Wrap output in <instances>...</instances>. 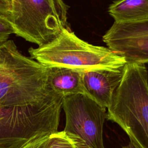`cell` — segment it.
<instances>
[{"label": "cell", "instance_id": "cell-12", "mask_svg": "<svg viewBox=\"0 0 148 148\" xmlns=\"http://www.w3.org/2000/svg\"><path fill=\"white\" fill-rule=\"evenodd\" d=\"M12 6L11 0H0V17L9 21L12 17Z\"/></svg>", "mask_w": 148, "mask_h": 148}, {"label": "cell", "instance_id": "cell-8", "mask_svg": "<svg viewBox=\"0 0 148 148\" xmlns=\"http://www.w3.org/2000/svg\"><path fill=\"white\" fill-rule=\"evenodd\" d=\"M82 72L80 70L65 67H49L48 83L55 93L63 98L77 93L84 94Z\"/></svg>", "mask_w": 148, "mask_h": 148}, {"label": "cell", "instance_id": "cell-2", "mask_svg": "<svg viewBox=\"0 0 148 148\" xmlns=\"http://www.w3.org/2000/svg\"><path fill=\"white\" fill-rule=\"evenodd\" d=\"M106 119L117 124L139 148H148V75L144 64H125Z\"/></svg>", "mask_w": 148, "mask_h": 148}, {"label": "cell", "instance_id": "cell-13", "mask_svg": "<svg viewBox=\"0 0 148 148\" xmlns=\"http://www.w3.org/2000/svg\"><path fill=\"white\" fill-rule=\"evenodd\" d=\"M49 135H39L34 137L19 148H41L42 143Z\"/></svg>", "mask_w": 148, "mask_h": 148}, {"label": "cell", "instance_id": "cell-14", "mask_svg": "<svg viewBox=\"0 0 148 148\" xmlns=\"http://www.w3.org/2000/svg\"><path fill=\"white\" fill-rule=\"evenodd\" d=\"M122 148H139V147L138 146H136L134 143L130 141V142L127 145L122 147Z\"/></svg>", "mask_w": 148, "mask_h": 148}, {"label": "cell", "instance_id": "cell-7", "mask_svg": "<svg viewBox=\"0 0 148 148\" xmlns=\"http://www.w3.org/2000/svg\"><path fill=\"white\" fill-rule=\"evenodd\" d=\"M124 66L82 71L81 79L84 94L100 105L108 108L123 79Z\"/></svg>", "mask_w": 148, "mask_h": 148}, {"label": "cell", "instance_id": "cell-10", "mask_svg": "<svg viewBox=\"0 0 148 148\" xmlns=\"http://www.w3.org/2000/svg\"><path fill=\"white\" fill-rule=\"evenodd\" d=\"M41 148H91L79 136L65 131L48 135Z\"/></svg>", "mask_w": 148, "mask_h": 148}, {"label": "cell", "instance_id": "cell-9", "mask_svg": "<svg viewBox=\"0 0 148 148\" xmlns=\"http://www.w3.org/2000/svg\"><path fill=\"white\" fill-rule=\"evenodd\" d=\"M109 14L119 23L148 18V0H118L110 5Z\"/></svg>", "mask_w": 148, "mask_h": 148}, {"label": "cell", "instance_id": "cell-11", "mask_svg": "<svg viewBox=\"0 0 148 148\" xmlns=\"http://www.w3.org/2000/svg\"><path fill=\"white\" fill-rule=\"evenodd\" d=\"M13 34L14 31L10 22L0 17V46L7 42Z\"/></svg>", "mask_w": 148, "mask_h": 148}, {"label": "cell", "instance_id": "cell-3", "mask_svg": "<svg viewBox=\"0 0 148 148\" xmlns=\"http://www.w3.org/2000/svg\"><path fill=\"white\" fill-rule=\"evenodd\" d=\"M32 59L47 67L60 66L83 71L96 68H119L125 59L108 47L95 46L78 38L69 27L53 40L30 47Z\"/></svg>", "mask_w": 148, "mask_h": 148}, {"label": "cell", "instance_id": "cell-1", "mask_svg": "<svg viewBox=\"0 0 148 148\" xmlns=\"http://www.w3.org/2000/svg\"><path fill=\"white\" fill-rule=\"evenodd\" d=\"M48 71L17 46L0 47V148L58 131L63 97L49 86Z\"/></svg>", "mask_w": 148, "mask_h": 148}, {"label": "cell", "instance_id": "cell-6", "mask_svg": "<svg viewBox=\"0 0 148 148\" xmlns=\"http://www.w3.org/2000/svg\"><path fill=\"white\" fill-rule=\"evenodd\" d=\"M102 39L127 63H148V18L131 23L114 22Z\"/></svg>", "mask_w": 148, "mask_h": 148}, {"label": "cell", "instance_id": "cell-5", "mask_svg": "<svg viewBox=\"0 0 148 148\" xmlns=\"http://www.w3.org/2000/svg\"><path fill=\"white\" fill-rule=\"evenodd\" d=\"M62 108L66 120L64 131L79 136L91 148H104L105 108L87 95L77 93L64 97Z\"/></svg>", "mask_w": 148, "mask_h": 148}, {"label": "cell", "instance_id": "cell-4", "mask_svg": "<svg viewBox=\"0 0 148 148\" xmlns=\"http://www.w3.org/2000/svg\"><path fill=\"white\" fill-rule=\"evenodd\" d=\"M9 22L14 34L25 40L45 45L67 27L68 6L63 0H11Z\"/></svg>", "mask_w": 148, "mask_h": 148}]
</instances>
